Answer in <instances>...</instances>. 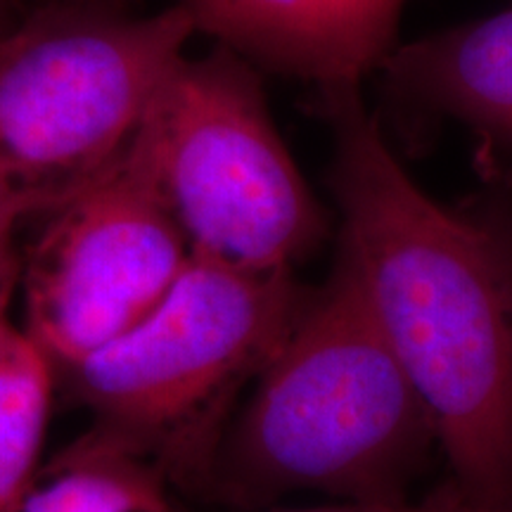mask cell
Listing matches in <instances>:
<instances>
[{
    "mask_svg": "<svg viewBox=\"0 0 512 512\" xmlns=\"http://www.w3.org/2000/svg\"><path fill=\"white\" fill-rule=\"evenodd\" d=\"M19 221L15 216L0 209V316L8 306L10 292L15 290L17 275H19V261L15 256V230Z\"/></svg>",
    "mask_w": 512,
    "mask_h": 512,
    "instance_id": "7c38bea8",
    "label": "cell"
},
{
    "mask_svg": "<svg viewBox=\"0 0 512 512\" xmlns=\"http://www.w3.org/2000/svg\"><path fill=\"white\" fill-rule=\"evenodd\" d=\"M195 24L57 12L0 38V209L46 214L136 138Z\"/></svg>",
    "mask_w": 512,
    "mask_h": 512,
    "instance_id": "277c9868",
    "label": "cell"
},
{
    "mask_svg": "<svg viewBox=\"0 0 512 512\" xmlns=\"http://www.w3.org/2000/svg\"><path fill=\"white\" fill-rule=\"evenodd\" d=\"M238 512H503L494 508H484V505L467 501L458 494L456 489H451L448 484H441L437 491H432L430 496L422 498V501H403V503H342V505H328V508H309V510H273V508H261V510H238Z\"/></svg>",
    "mask_w": 512,
    "mask_h": 512,
    "instance_id": "8fae6325",
    "label": "cell"
},
{
    "mask_svg": "<svg viewBox=\"0 0 512 512\" xmlns=\"http://www.w3.org/2000/svg\"><path fill=\"white\" fill-rule=\"evenodd\" d=\"M332 131L339 249L430 413L446 484L512 512V240L432 200L403 169L361 83L318 88Z\"/></svg>",
    "mask_w": 512,
    "mask_h": 512,
    "instance_id": "6da1fadb",
    "label": "cell"
},
{
    "mask_svg": "<svg viewBox=\"0 0 512 512\" xmlns=\"http://www.w3.org/2000/svg\"><path fill=\"white\" fill-rule=\"evenodd\" d=\"M152 164L190 256L294 273L325 238V211L294 164L252 62L221 46L181 60L145 117Z\"/></svg>",
    "mask_w": 512,
    "mask_h": 512,
    "instance_id": "5b68a950",
    "label": "cell"
},
{
    "mask_svg": "<svg viewBox=\"0 0 512 512\" xmlns=\"http://www.w3.org/2000/svg\"><path fill=\"white\" fill-rule=\"evenodd\" d=\"M155 465L86 432L38 465L10 512H185Z\"/></svg>",
    "mask_w": 512,
    "mask_h": 512,
    "instance_id": "9c48e42d",
    "label": "cell"
},
{
    "mask_svg": "<svg viewBox=\"0 0 512 512\" xmlns=\"http://www.w3.org/2000/svg\"><path fill=\"white\" fill-rule=\"evenodd\" d=\"M190 261L145 121L102 174L43 214L24 254V332L55 373L143 320Z\"/></svg>",
    "mask_w": 512,
    "mask_h": 512,
    "instance_id": "8992f818",
    "label": "cell"
},
{
    "mask_svg": "<svg viewBox=\"0 0 512 512\" xmlns=\"http://www.w3.org/2000/svg\"><path fill=\"white\" fill-rule=\"evenodd\" d=\"M380 69L399 95L512 147V8L394 48Z\"/></svg>",
    "mask_w": 512,
    "mask_h": 512,
    "instance_id": "ba28073f",
    "label": "cell"
},
{
    "mask_svg": "<svg viewBox=\"0 0 512 512\" xmlns=\"http://www.w3.org/2000/svg\"><path fill=\"white\" fill-rule=\"evenodd\" d=\"M434 448L430 413L337 252L235 408L200 498L233 512L304 491L403 503Z\"/></svg>",
    "mask_w": 512,
    "mask_h": 512,
    "instance_id": "7a4b0ae2",
    "label": "cell"
},
{
    "mask_svg": "<svg viewBox=\"0 0 512 512\" xmlns=\"http://www.w3.org/2000/svg\"><path fill=\"white\" fill-rule=\"evenodd\" d=\"M406 0H181L197 31L318 88L361 83L394 50Z\"/></svg>",
    "mask_w": 512,
    "mask_h": 512,
    "instance_id": "52a82bcc",
    "label": "cell"
},
{
    "mask_svg": "<svg viewBox=\"0 0 512 512\" xmlns=\"http://www.w3.org/2000/svg\"><path fill=\"white\" fill-rule=\"evenodd\" d=\"M55 370L27 332L0 316V512H10L41 465Z\"/></svg>",
    "mask_w": 512,
    "mask_h": 512,
    "instance_id": "30bf717a",
    "label": "cell"
},
{
    "mask_svg": "<svg viewBox=\"0 0 512 512\" xmlns=\"http://www.w3.org/2000/svg\"><path fill=\"white\" fill-rule=\"evenodd\" d=\"M306 292L294 273H245L190 256L155 309L55 382L91 413L88 432L145 458L174 489L202 496L235 408Z\"/></svg>",
    "mask_w": 512,
    "mask_h": 512,
    "instance_id": "3957f363",
    "label": "cell"
}]
</instances>
